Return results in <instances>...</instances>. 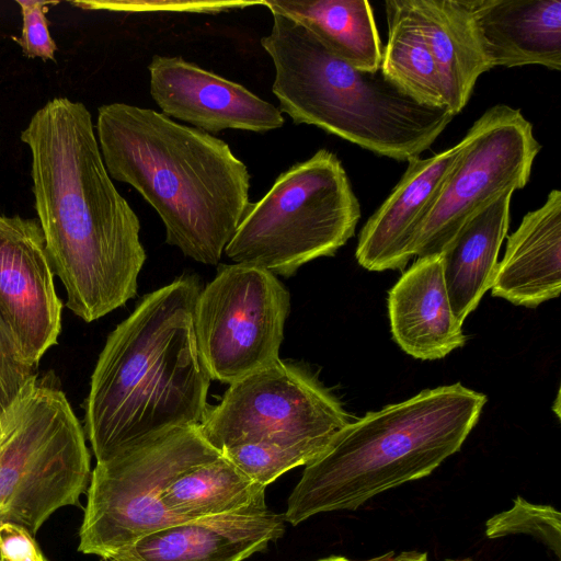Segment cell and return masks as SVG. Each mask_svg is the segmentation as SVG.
<instances>
[{"label": "cell", "mask_w": 561, "mask_h": 561, "mask_svg": "<svg viewBox=\"0 0 561 561\" xmlns=\"http://www.w3.org/2000/svg\"><path fill=\"white\" fill-rule=\"evenodd\" d=\"M529 535L542 541L560 560L561 515L551 505L531 503L517 495L512 507L490 517L485 535L490 539Z\"/></svg>", "instance_id": "25"}, {"label": "cell", "mask_w": 561, "mask_h": 561, "mask_svg": "<svg viewBox=\"0 0 561 561\" xmlns=\"http://www.w3.org/2000/svg\"><path fill=\"white\" fill-rule=\"evenodd\" d=\"M352 421L337 398L308 369L278 359L229 385L198 427L219 453L248 444L325 450Z\"/></svg>", "instance_id": "9"}, {"label": "cell", "mask_w": 561, "mask_h": 561, "mask_svg": "<svg viewBox=\"0 0 561 561\" xmlns=\"http://www.w3.org/2000/svg\"><path fill=\"white\" fill-rule=\"evenodd\" d=\"M385 11L388 42L380 71L414 101L447 110L435 61L409 0H388Z\"/></svg>", "instance_id": "22"}, {"label": "cell", "mask_w": 561, "mask_h": 561, "mask_svg": "<svg viewBox=\"0 0 561 561\" xmlns=\"http://www.w3.org/2000/svg\"><path fill=\"white\" fill-rule=\"evenodd\" d=\"M486 397L457 382L426 389L352 421L293 489L285 522L355 511L386 491L430 476L457 453Z\"/></svg>", "instance_id": "4"}, {"label": "cell", "mask_w": 561, "mask_h": 561, "mask_svg": "<svg viewBox=\"0 0 561 561\" xmlns=\"http://www.w3.org/2000/svg\"><path fill=\"white\" fill-rule=\"evenodd\" d=\"M22 12V34L15 38L23 54L28 58L55 60L56 44L48 31L46 5L55 4L51 1L18 0Z\"/></svg>", "instance_id": "27"}, {"label": "cell", "mask_w": 561, "mask_h": 561, "mask_svg": "<svg viewBox=\"0 0 561 561\" xmlns=\"http://www.w3.org/2000/svg\"><path fill=\"white\" fill-rule=\"evenodd\" d=\"M202 288L194 274L175 278L144 296L107 336L85 401L96 462L204 420L211 378L195 331Z\"/></svg>", "instance_id": "2"}, {"label": "cell", "mask_w": 561, "mask_h": 561, "mask_svg": "<svg viewBox=\"0 0 561 561\" xmlns=\"http://www.w3.org/2000/svg\"><path fill=\"white\" fill-rule=\"evenodd\" d=\"M263 495L264 486L220 455L180 473L162 501L169 513L188 522L243 508Z\"/></svg>", "instance_id": "23"}, {"label": "cell", "mask_w": 561, "mask_h": 561, "mask_svg": "<svg viewBox=\"0 0 561 561\" xmlns=\"http://www.w3.org/2000/svg\"><path fill=\"white\" fill-rule=\"evenodd\" d=\"M220 455L198 426H190L96 462L87 489L78 550L110 558L151 533L184 523L168 512L163 492L184 470Z\"/></svg>", "instance_id": "8"}, {"label": "cell", "mask_w": 561, "mask_h": 561, "mask_svg": "<svg viewBox=\"0 0 561 561\" xmlns=\"http://www.w3.org/2000/svg\"><path fill=\"white\" fill-rule=\"evenodd\" d=\"M289 310V293L276 275L242 263L221 265L195 306L210 378L231 385L277 362Z\"/></svg>", "instance_id": "10"}, {"label": "cell", "mask_w": 561, "mask_h": 561, "mask_svg": "<svg viewBox=\"0 0 561 561\" xmlns=\"http://www.w3.org/2000/svg\"><path fill=\"white\" fill-rule=\"evenodd\" d=\"M32 154L35 207L66 306L92 322L137 293L146 261L140 222L107 173L84 104L55 98L21 134Z\"/></svg>", "instance_id": "1"}, {"label": "cell", "mask_w": 561, "mask_h": 561, "mask_svg": "<svg viewBox=\"0 0 561 561\" xmlns=\"http://www.w3.org/2000/svg\"><path fill=\"white\" fill-rule=\"evenodd\" d=\"M359 218L341 161L320 149L250 203L224 253L234 263L289 277L312 260L334 255L354 236Z\"/></svg>", "instance_id": "6"}, {"label": "cell", "mask_w": 561, "mask_h": 561, "mask_svg": "<svg viewBox=\"0 0 561 561\" xmlns=\"http://www.w3.org/2000/svg\"><path fill=\"white\" fill-rule=\"evenodd\" d=\"M150 93L161 113L206 133H266L285 123L280 111L245 87L183 59L156 55Z\"/></svg>", "instance_id": "13"}, {"label": "cell", "mask_w": 561, "mask_h": 561, "mask_svg": "<svg viewBox=\"0 0 561 561\" xmlns=\"http://www.w3.org/2000/svg\"><path fill=\"white\" fill-rule=\"evenodd\" d=\"M323 451L316 446L248 444L225 449L221 455L266 489L282 474L299 466H307Z\"/></svg>", "instance_id": "24"}, {"label": "cell", "mask_w": 561, "mask_h": 561, "mask_svg": "<svg viewBox=\"0 0 561 561\" xmlns=\"http://www.w3.org/2000/svg\"><path fill=\"white\" fill-rule=\"evenodd\" d=\"M477 36L491 67L561 70L560 0H471Z\"/></svg>", "instance_id": "17"}, {"label": "cell", "mask_w": 561, "mask_h": 561, "mask_svg": "<svg viewBox=\"0 0 561 561\" xmlns=\"http://www.w3.org/2000/svg\"><path fill=\"white\" fill-rule=\"evenodd\" d=\"M308 26L337 58L367 72L380 69L382 49L370 3L366 0H272Z\"/></svg>", "instance_id": "21"}, {"label": "cell", "mask_w": 561, "mask_h": 561, "mask_svg": "<svg viewBox=\"0 0 561 561\" xmlns=\"http://www.w3.org/2000/svg\"><path fill=\"white\" fill-rule=\"evenodd\" d=\"M284 533V517L263 495L233 512L159 529L119 553L138 561H243Z\"/></svg>", "instance_id": "14"}, {"label": "cell", "mask_w": 561, "mask_h": 561, "mask_svg": "<svg viewBox=\"0 0 561 561\" xmlns=\"http://www.w3.org/2000/svg\"><path fill=\"white\" fill-rule=\"evenodd\" d=\"M425 552L401 551L399 553L389 551L360 561H422Z\"/></svg>", "instance_id": "29"}, {"label": "cell", "mask_w": 561, "mask_h": 561, "mask_svg": "<svg viewBox=\"0 0 561 561\" xmlns=\"http://www.w3.org/2000/svg\"><path fill=\"white\" fill-rule=\"evenodd\" d=\"M90 477L84 430L65 392L36 376L0 427V524L35 536L58 508L78 503Z\"/></svg>", "instance_id": "7"}, {"label": "cell", "mask_w": 561, "mask_h": 561, "mask_svg": "<svg viewBox=\"0 0 561 561\" xmlns=\"http://www.w3.org/2000/svg\"><path fill=\"white\" fill-rule=\"evenodd\" d=\"M0 561H9V560H7V559H4V558L0 557Z\"/></svg>", "instance_id": "33"}, {"label": "cell", "mask_w": 561, "mask_h": 561, "mask_svg": "<svg viewBox=\"0 0 561 561\" xmlns=\"http://www.w3.org/2000/svg\"><path fill=\"white\" fill-rule=\"evenodd\" d=\"M414 241L417 257L439 255L462 225L507 191L523 188L541 149L531 124L505 104L485 111L461 140Z\"/></svg>", "instance_id": "11"}, {"label": "cell", "mask_w": 561, "mask_h": 561, "mask_svg": "<svg viewBox=\"0 0 561 561\" xmlns=\"http://www.w3.org/2000/svg\"><path fill=\"white\" fill-rule=\"evenodd\" d=\"M561 288V192L552 190L539 208L527 213L507 237L497 263L492 296L535 308Z\"/></svg>", "instance_id": "18"}, {"label": "cell", "mask_w": 561, "mask_h": 561, "mask_svg": "<svg viewBox=\"0 0 561 561\" xmlns=\"http://www.w3.org/2000/svg\"><path fill=\"white\" fill-rule=\"evenodd\" d=\"M36 376L35 368L25 362L12 331L0 313V427Z\"/></svg>", "instance_id": "26"}, {"label": "cell", "mask_w": 561, "mask_h": 561, "mask_svg": "<svg viewBox=\"0 0 561 561\" xmlns=\"http://www.w3.org/2000/svg\"><path fill=\"white\" fill-rule=\"evenodd\" d=\"M261 45L271 57L272 91L280 113L295 124L317 126L376 154L417 158L451 122L444 108L402 93L379 70H358L334 56L296 18L274 8Z\"/></svg>", "instance_id": "5"}, {"label": "cell", "mask_w": 561, "mask_h": 561, "mask_svg": "<svg viewBox=\"0 0 561 561\" xmlns=\"http://www.w3.org/2000/svg\"><path fill=\"white\" fill-rule=\"evenodd\" d=\"M317 561H353V560H350L345 557H342V556H331V557H328V558H324V559H320V560H317Z\"/></svg>", "instance_id": "32"}, {"label": "cell", "mask_w": 561, "mask_h": 561, "mask_svg": "<svg viewBox=\"0 0 561 561\" xmlns=\"http://www.w3.org/2000/svg\"><path fill=\"white\" fill-rule=\"evenodd\" d=\"M442 82L447 110L457 115L478 78L491 67L472 19L471 0H409Z\"/></svg>", "instance_id": "19"}, {"label": "cell", "mask_w": 561, "mask_h": 561, "mask_svg": "<svg viewBox=\"0 0 561 561\" xmlns=\"http://www.w3.org/2000/svg\"><path fill=\"white\" fill-rule=\"evenodd\" d=\"M461 141L430 158H413L386 201L364 225L355 256L368 271L401 270L414 256V241L449 171Z\"/></svg>", "instance_id": "15"}, {"label": "cell", "mask_w": 561, "mask_h": 561, "mask_svg": "<svg viewBox=\"0 0 561 561\" xmlns=\"http://www.w3.org/2000/svg\"><path fill=\"white\" fill-rule=\"evenodd\" d=\"M61 311L39 222L0 215V313L31 367L57 344Z\"/></svg>", "instance_id": "12"}, {"label": "cell", "mask_w": 561, "mask_h": 561, "mask_svg": "<svg viewBox=\"0 0 561 561\" xmlns=\"http://www.w3.org/2000/svg\"><path fill=\"white\" fill-rule=\"evenodd\" d=\"M422 561H430L426 552L424 553ZM444 561H476V560L467 557V558H447Z\"/></svg>", "instance_id": "31"}, {"label": "cell", "mask_w": 561, "mask_h": 561, "mask_svg": "<svg viewBox=\"0 0 561 561\" xmlns=\"http://www.w3.org/2000/svg\"><path fill=\"white\" fill-rule=\"evenodd\" d=\"M388 311L393 340L409 355L443 358L463 346L462 323L448 298L439 255L417 257L392 286Z\"/></svg>", "instance_id": "16"}, {"label": "cell", "mask_w": 561, "mask_h": 561, "mask_svg": "<svg viewBox=\"0 0 561 561\" xmlns=\"http://www.w3.org/2000/svg\"><path fill=\"white\" fill-rule=\"evenodd\" d=\"M512 195L505 192L469 218L439 254L450 306L460 323L492 286L510 227Z\"/></svg>", "instance_id": "20"}, {"label": "cell", "mask_w": 561, "mask_h": 561, "mask_svg": "<svg viewBox=\"0 0 561 561\" xmlns=\"http://www.w3.org/2000/svg\"><path fill=\"white\" fill-rule=\"evenodd\" d=\"M99 561H138V560L133 559L124 553H118V554L110 557V558H100Z\"/></svg>", "instance_id": "30"}, {"label": "cell", "mask_w": 561, "mask_h": 561, "mask_svg": "<svg viewBox=\"0 0 561 561\" xmlns=\"http://www.w3.org/2000/svg\"><path fill=\"white\" fill-rule=\"evenodd\" d=\"M96 135L108 175L153 207L165 242L196 262L217 264L251 203L250 173L228 144L125 103L99 107Z\"/></svg>", "instance_id": "3"}, {"label": "cell", "mask_w": 561, "mask_h": 561, "mask_svg": "<svg viewBox=\"0 0 561 561\" xmlns=\"http://www.w3.org/2000/svg\"><path fill=\"white\" fill-rule=\"evenodd\" d=\"M0 557L9 561H47L34 536L11 523L0 524Z\"/></svg>", "instance_id": "28"}]
</instances>
